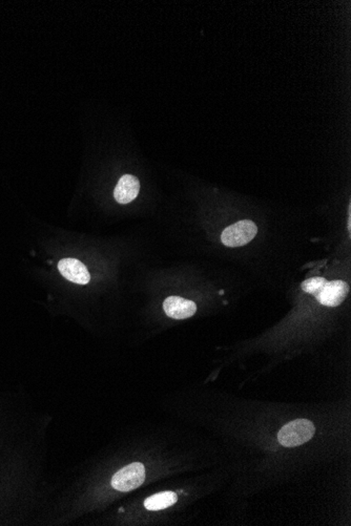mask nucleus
Masks as SVG:
<instances>
[{"mask_svg": "<svg viewBox=\"0 0 351 526\" xmlns=\"http://www.w3.org/2000/svg\"><path fill=\"white\" fill-rule=\"evenodd\" d=\"M349 287L344 281L327 282L320 293L317 295L319 303L328 307L341 305L348 295Z\"/></svg>", "mask_w": 351, "mask_h": 526, "instance_id": "nucleus-4", "label": "nucleus"}, {"mask_svg": "<svg viewBox=\"0 0 351 526\" xmlns=\"http://www.w3.org/2000/svg\"><path fill=\"white\" fill-rule=\"evenodd\" d=\"M313 422L307 420H295L285 424L278 433V440L286 448H295L309 442L315 435Z\"/></svg>", "mask_w": 351, "mask_h": 526, "instance_id": "nucleus-1", "label": "nucleus"}, {"mask_svg": "<svg viewBox=\"0 0 351 526\" xmlns=\"http://www.w3.org/2000/svg\"><path fill=\"white\" fill-rule=\"evenodd\" d=\"M258 227L253 221L244 220L228 226L221 234V241L227 247H241L255 239Z\"/></svg>", "mask_w": 351, "mask_h": 526, "instance_id": "nucleus-3", "label": "nucleus"}, {"mask_svg": "<svg viewBox=\"0 0 351 526\" xmlns=\"http://www.w3.org/2000/svg\"><path fill=\"white\" fill-rule=\"evenodd\" d=\"M140 192V182L136 176L126 174L119 180L114 190L115 200L119 204H128L134 201Z\"/></svg>", "mask_w": 351, "mask_h": 526, "instance_id": "nucleus-7", "label": "nucleus"}, {"mask_svg": "<svg viewBox=\"0 0 351 526\" xmlns=\"http://www.w3.org/2000/svg\"><path fill=\"white\" fill-rule=\"evenodd\" d=\"M163 309L168 317L185 319L192 317L197 311V306L190 299L179 297H170L164 301Z\"/></svg>", "mask_w": 351, "mask_h": 526, "instance_id": "nucleus-6", "label": "nucleus"}, {"mask_svg": "<svg viewBox=\"0 0 351 526\" xmlns=\"http://www.w3.org/2000/svg\"><path fill=\"white\" fill-rule=\"evenodd\" d=\"M58 269L65 279L78 285H87L91 279L90 272L84 264L76 259H63L58 263Z\"/></svg>", "mask_w": 351, "mask_h": 526, "instance_id": "nucleus-5", "label": "nucleus"}, {"mask_svg": "<svg viewBox=\"0 0 351 526\" xmlns=\"http://www.w3.org/2000/svg\"><path fill=\"white\" fill-rule=\"evenodd\" d=\"M177 494L174 492H162L155 494L144 501V507L148 511H160L168 509L177 502Z\"/></svg>", "mask_w": 351, "mask_h": 526, "instance_id": "nucleus-8", "label": "nucleus"}, {"mask_svg": "<svg viewBox=\"0 0 351 526\" xmlns=\"http://www.w3.org/2000/svg\"><path fill=\"white\" fill-rule=\"evenodd\" d=\"M327 282L328 281L325 279L324 277H311V279L303 282L301 287H302L303 291H305V293H310V295L317 297L320 293L321 290L326 285Z\"/></svg>", "mask_w": 351, "mask_h": 526, "instance_id": "nucleus-9", "label": "nucleus"}, {"mask_svg": "<svg viewBox=\"0 0 351 526\" xmlns=\"http://www.w3.org/2000/svg\"><path fill=\"white\" fill-rule=\"evenodd\" d=\"M146 480V468L140 462L128 464L118 470L112 478V486L119 492L136 490Z\"/></svg>", "mask_w": 351, "mask_h": 526, "instance_id": "nucleus-2", "label": "nucleus"}]
</instances>
